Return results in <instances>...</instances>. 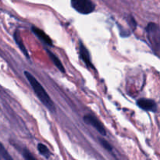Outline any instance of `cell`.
I'll return each mask as SVG.
<instances>
[{
    "label": "cell",
    "instance_id": "4",
    "mask_svg": "<svg viewBox=\"0 0 160 160\" xmlns=\"http://www.w3.org/2000/svg\"><path fill=\"white\" fill-rule=\"evenodd\" d=\"M84 121L85 122V123L87 124L91 125L92 127H93L100 134H102V136H105L106 134V131L105 129L104 126L102 125V123L98 120L95 117H94L93 115H86L84 117Z\"/></svg>",
    "mask_w": 160,
    "mask_h": 160
},
{
    "label": "cell",
    "instance_id": "5",
    "mask_svg": "<svg viewBox=\"0 0 160 160\" xmlns=\"http://www.w3.org/2000/svg\"><path fill=\"white\" fill-rule=\"evenodd\" d=\"M137 105L145 111L150 112H156L157 110V105L153 100L147 99V98H141L137 102Z\"/></svg>",
    "mask_w": 160,
    "mask_h": 160
},
{
    "label": "cell",
    "instance_id": "11",
    "mask_svg": "<svg viewBox=\"0 0 160 160\" xmlns=\"http://www.w3.org/2000/svg\"><path fill=\"white\" fill-rule=\"evenodd\" d=\"M98 140H99V142H100V144H101V145L105 148V149L107 150V151H109V152L112 151V146H111V145L107 142V141H106L105 139H103V138H99Z\"/></svg>",
    "mask_w": 160,
    "mask_h": 160
},
{
    "label": "cell",
    "instance_id": "8",
    "mask_svg": "<svg viewBox=\"0 0 160 160\" xmlns=\"http://www.w3.org/2000/svg\"><path fill=\"white\" fill-rule=\"evenodd\" d=\"M14 39H15L16 43L17 44V45H18L20 49L22 51V52L26 56V57L28 58V59H29L30 56H29V54H28V50L26 49V48H25V45H23V41H22L21 37H20V32H19L18 31H17L15 33H14Z\"/></svg>",
    "mask_w": 160,
    "mask_h": 160
},
{
    "label": "cell",
    "instance_id": "6",
    "mask_svg": "<svg viewBox=\"0 0 160 160\" xmlns=\"http://www.w3.org/2000/svg\"><path fill=\"white\" fill-rule=\"evenodd\" d=\"M80 56H81V59H82V60L84 61V62L87 67L94 68L93 64L91 62V58L88 50L87 49V48L84 46L82 42H80Z\"/></svg>",
    "mask_w": 160,
    "mask_h": 160
},
{
    "label": "cell",
    "instance_id": "3",
    "mask_svg": "<svg viewBox=\"0 0 160 160\" xmlns=\"http://www.w3.org/2000/svg\"><path fill=\"white\" fill-rule=\"evenodd\" d=\"M71 6L81 14H89L95 9V4L91 0H71Z\"/></svg>",
    "mask_w": 160,
    "mask_h": 160
},
{
    "label": "cell",
    "instance_id": "2",
    "mask_svg": "<svg viewBox=\"0 0 160 160\" xmlns=\"http://www.w3.org/2000/svg\"><path fill=\"white\" fill-rule=\"evenodd\" d=\"M146 31L153 49L160 55V27L154 23H150L147 26Z\"/></svg>",
    "mask_w": 160,
    "mask_h": 160
},
{
    "label": "cell",
    "instance_id": "10",
    "mask_svg": "<svg viewBox=\"0 0 160 160\" xmlns=\"http://www.w3.org/2000/svg\"><path fill=\"white\" fill-rule=\"evenodd\" d=\"M38 152H40V154L42 155L44 157H45L46 159L49 158L50 156L49 150L48 149V148H47L45 145L41 143L38 144Z\"/></svg>",
    "mask_w": 160,
    "mask_h": 160
},
{
    "label": "cell",
    "instance_id": "9",
    "mask_svg": "<svg viewBox=\"0 0 160 160\" xmlns=\"http://www.w3.org/2000/svg\"><path fill=\"white\" fill-rule=\"evenodd\" d=\"M46 52H47V53L48 54L49 58L51 59L52 62L54 63V65L56 66V67H57V68L59 69L61 72H62V73H65V69H64L63 65H62V63L61 62V61L59 60V58H58L56 55L53 54V53L51 51H49V50H46Z\"/></svg>",
    "mask_w": 160,
    "mask_h": 160
},
{
    "label": "cell",
    "instance_id": "7",
    "mask_svg": "<svg viewBox=\"0 0 160 160\" xmlns=\"http://www.w3.org/2000/svg\"><path fill=\"white\" fill-rule=\"evenodd\" d=\"M32 31L35 34L36 37L38 38V39H40L42 42L46 44L47 45H50V46L52 45V42L51 38L43 31L36 27H32Z\"/></svg>",
    "mask_w": 160,
    "mask_h": 160
},
{
    "label": "cell",
    "instance_id": "12",
    "mask_svg": "<svg viewBox=\"0 0 160 160\" xmlns=\"http://www.w3.org/2000/svg\"><path fill=\"white\" fill-rule=\"evenodd\" d=\"M23 157H24V159H28V160H34V156H32V155L31 154V153L29 152L28 151V150H24L23 151Z\"/></svg>",
    "mask_w": 160,
    "mask_h": 160
},
{
    "label": "cell",
    "instance_id": "1",
    "mask_svg": "<svg viewBox=\"0 0 160 160\" xmlns=\"http://www.w3.org/2000/svg\"><path fill=\"white\" fill-rule=\"evenodd\" d=\"M24 76L26 77V78L28 79V82L30 83L31 88H33L34 93L37 95L38 98H39V100L43 103L44 106H45L47 109H49L51 112H54L55 109H56V106H55L52 100L51 99V98H50L49 95H48L46 91H45V88L42 87V84H41L40 83L37 81V79H36L31 73H29V72L24 71Z\"/></svg>",
    "mask_w": 160,
    "mask_h": 160
}]
</instances>
